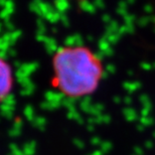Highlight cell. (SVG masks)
I'll use <instances>...</instances> for the list:
<instances>
[{
    "label": "cell",
    "instance_id": "obj_1",
    "mask_svg": "<svg viewBox=\"0 0 155 155\" xmlns=\"http://www.w3.org/2000/svg\"><path fill=\"white\" fill-rule=\"evenodd\" d=\"M54 84L69 98L93 94L104 75L100 58L86 46H64L52 58Z\"/></svg>",
    "mask_w": 155,
    "mask_h": 155
},
{
    "label": "cell",
    "instance_id": "obj_2",
    "mask_svg": "<svg viewBox=\"0 0 155 155\" xmlns=\"http://www.w3.org/2000/svg\"><path fill=\"white\" fill-rule=\"evenodd\" d=\"M13 87L12 69L7 61L0 57V103L10 94Z\"/></svg>",
    "mask_w": 155,
    "mask_h": 155
}]
</instances>
